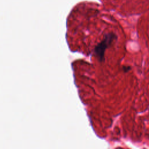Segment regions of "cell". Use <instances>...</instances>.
I'll use <instances>...</instances> for the list:
<instances>
[{"mask_svg":"<svg viewBox=\"0 0 149 149\" xmlns=\"http://www.w3.org/2000/svg\"><path fill=\"white\" fill-rule=\"evenodd\" d=\"M117 39V36L114 33H109L104 36V39L98 43L94 49V54L100 62L104 61V54L106 49Z\"/></svg>","mask_w":149,"mask_h":149,"instance_id":"6da1fadb","label":"cell"},{"mask_svg":"<svg viewBox=\"0 0 149 149\" xmlns=\"http://www.w3.org/2000/svg\"><path fill=\"white\" fill-rule=\"evenodd\" d=\"M131 68L130 66H123L122 67V70H123L124 72H128L131 70Z\"/></svg>","mask_w":149,"mask_h":149,"instance_id":"7a4b0ae2","label":"cell"}]
</instances>
